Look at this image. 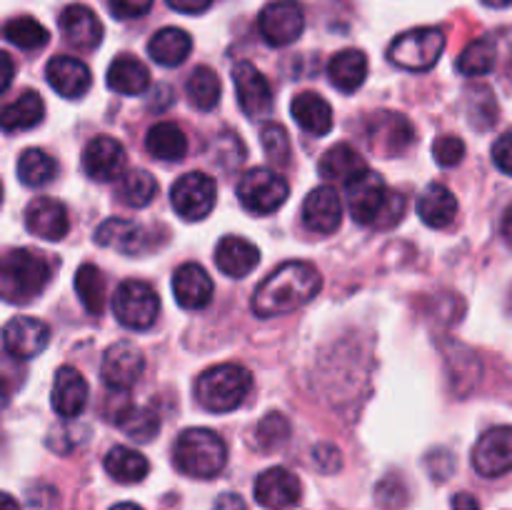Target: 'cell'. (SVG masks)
I'll return each instance as SVG.
<instances>
[{
    "instance_id": "cell-38",
    "label": "cell",
    "mask_w": 512,
    "mask_h": 510,
    "mask_svg": "<svg viewBox=\"0 0 512 510\" xmlns=\"http://www.w3.org/2000/svg\"><path fill=\"white\" fill-rule=\"evenodd\" d=\"M75 293L90 315H100L105 308V278L93 263H83L75 273Z\"/></svg>"
},
{
    "instance_id": "cell-42",
    "label": "cell",
    "mask_w": 512,
    "mask_h": 510,
    "mask_svg": "<svg viewBox=\"0 0 512 510\" xmlns=\"http://www.w3.org/2000/svg\"><path fill=\"white\" fill-rule=\"evenodd\" d=\"M290 438V423L285 415L270 413L260 420V425L255 428V445L260 450H278L280 445L288 443Z\"/></svg>"
},
{
    "instance_id": "cell-48",
    "label": "cell",
    "mask_w": 512,
    "mask_h": 510,
    "mask_svg": "<svg viewBox=\"0 0 512 510\" xmlns=\"http://www.w3.org/2000/svg\"><path fill=\"white\" fill-rule=\"evenodd\" d=\"M313 460L318 463L320 470H325V473H335V470H340V450L333 448V445H318V448L313 450Z\"/></svg>"
},
{
    "instance_id": "cell-37",
    "label": "cell",
    "mask_w": 512,
    "mask_h": 510,
    "mask_svg": "<svg viewBox=\"0 0 512 510\" xmlns=\"http://www.w3.org/2000/svg\"><path fill=\"white\" fill-rule=\"evenodd\" d=\"M58 173V163H55L53 155H48L40 148H28L20 153L18 158V178L20 183L28 185V188H40V185H48L50 180Z\"/></svg>"
},
{
    "instance_id": "cell-24",
    "label": "cell",
    "mask_w": 512,
    "mask_h": 510,
    "mask_svg": "<svg viewBox=\"0 0 512 510\" xmlns=\"http://www.w3.org/2000/svg\"><path fill=\"white\" fill-rule=\"evenodd\" d=\"M25 228L43 240H63L70 230L68 210L55 198H35L25 208Z\"/></svg>"
},
{
    "instance_id": "cell-23",
    "label": "cell",
    "mask_w": 512,
    "mask_h": 510,
    "mask_svg": "<svg viewBox=\"0 0 512 510\" xmlns=\"http://www.w3.org/2000/svg\"><path fill=\"white\" fill-rule=\"evenodd\" d=\"M95 243L103 245V248L118 250L123 255H140L148 250L150 233L135 220L108 218L95 230Z\"/></svg>"
},
{
    "instance_id": "cell-56",
    "label": "cell",
    "mask_w": 512,
    "mask_h": 510,
    "mask_svg": "<svg viewBox=\"0 0 512 510\" xmlns=\"http://www.w3.org/2000/svg\"><path fill=\"white\" fill-rule=\"evenodd\" d=\"M485 5H490V8H508L512 0H483Z\"/></svg>"
},
{
    "instance_id": "cell-8",
    "label": "cell",
    "mask_w": 512,
    "mask_h": 510,
    "mask_svg": "<svg viewBox=\"0 0 512 510\" xmlns=\"http://www.w3.org/2000/svg\"><path fill=\"white\" fill-rule=\"evenodd\" d=\"M290 185L283 175L270 168H253L238 180V198L245 210L255 215H270L283 208Z\"/></svg>"
},
{
    "instance_id": "cell-55",
    "label": "cell",
    "mask_w": 512,
    "mask_h": 510,
    "mask_svg": "<svg viewBox=\"0 0 512 510\" xmlns=\"http://www.w3.org/2000/svg\"><path fill=\"white\" fill-rule=\"evenodd\" d=\"M503 235H505V240H508V245L512 248V205H510L508 213H505V218H503Z\"/></svg>"
},
{
    "instance_id": "cell-18",
    "label": "cell",
    "mask_w": 512,
    "mask_h": 510,
    "mask_svg": "<svg viewBox=\"0 0 512 510\" xmlns=\"http://www.w3.org/2000/svg\"><path fill=\"white\" fill-rule=\"evenodd\" d=\"M300 495H303V485L298 475L280 465L263 470L255 480V500L270 510L293 508L300 503Z\"/></svg>"
},
{
    "instance_id": "cell-16",
    "label": "cell",
    "mask_w": 512,
    "mask_h": 510,
    "mask_svg": "<svg viewBox=\"0 0 512 510\" xmlns=\"http://www.w3.org/2000/svg\"><path fill=\"white\" fill-rule=\"evenodd\" d=\"M473 468L483 478H500L512 470V428H490L473 448Z\"/></svg>"
},
{
    "instance_id": "cell-30",
    "label": "cell",
    "mask_w": 512,
    "mask_h": 510,
    "mask_svg": "<svg viewBox=\"0 0 512 510\" xmlns=\"http://www.w3.org/2000/svg\"><path fill=\"white\" fill-rule=\"evenodd\" d=\"M320 175L325 180H335V183H350L353 178H358L360 173L368 170V163H365L363 155L348 143H338L333 148L325 150V155L318 163Z\"/></svg>"
},
{
    "instance_id": "cell-21",
    "label": "cell",
    "mask_w": 512,
    "mask_h": 510,
    "mask_svg": "<svg viewBox=\"0 0 512 510\" xmlns=\"http://www.w3.org/2000/svg\"><path fill=\"white\" fill-rule=\"evenodd\" d=\"M305 228L318 235H330L343 223V203L330 185H320L303 203Z\"/></svg>"
},
{
    "instance_id": "cell-10",
    "label": "cell",
    "mask_w": 512,
    "mask_h": 510,
    "mask_svg": "<svg viewBox=\"0 0 512 510\" xmlns=\"http://www.w3.org/2000/svg\"><path fill=\"white\" fill-rule=\"evenodd\" d=\"M305 28L303 5L295 0H275L265 5L258 15V30L263 40L273 48H285L295 43Z\"/></svg>"
},
{
    "instance_id": "cell-36",
    "label": "cell",
    "mask_w": 512,
    "mask_h": 510,
    "mask_svg": "<svg viewBox=\"0 0 512 510\" xmlns=\"http://www.w3.org/2000/svg\"><path fill=\"white\" fill-rule=\"evenodd\" d=\"M185 93H188L190 103L198 110H213L220 103V93H223V85H220L218 73L208 65H198V68L190 73L188 83H185Z\"/></svg>"
},
{
    "instance_id": "cell-14",
    "label": "cell",
    "mask_w": 512,
    "mask_h": 510,
    "mask_svg": "<svg viewBox=\"0 0 512 510\" xmlns=\"http://www.w3.org/2000/svg\"><path fill=\"white\" fill-rule=\"evenodd\" d=\"M128 165V155L120 140L110 138V135H95L83 150V170L88 173L90 180L98 183H113L125 173Z\"/></svg>"
},
{
    "instance_id": "cell-32",
    "label": "cell",
    "mask_w": 512,
    "mask_h": 510,
    "mask_svg": "<svg viewBox=\"0 0 512 510\" xmlns=\"http://www.w3.org/2000/svg\"><path fill=\"white\" fill-rule=\"evenodd\" d=\"M150 85V73L135 55H118L108 68V88L120 95H140Z\"/></svg>"
},
{
    "instance_id": "cell-41",
    "label": "cell",
    "mask_w": 512,
    "mask_h": 510,
    "mask_svg": "<svg viewBox=\"0 0 512 510\" xmlns=\"http://www.w3.org/2000/svg\"><path fill=\"white\" fill-rule=\"evenodd\" d=\"M0 33H3V38L8 43H13L20 50H40L50 40L48 30L38 20L30 18V15H20V18L8 20Z\"/></svg>"
},
{
    "instance_id": "cell-39",
    "label": "cell",
    "mask_w": 512,
    "mask_h": 510,
    "mask_svg": "<svg viewBox=\"0 0 512 510\" xmlns=\"http://www.w3.org/2000/svg\"><path fill=\"white\" fill-rule=\"evenodd\" d=\"M118 195L130 208H145L158 195V180L148 170H128L125 175H120Z\"/></svg>"
},
{
    "instance_id": "cell-20",
    "label": "cell",
    "mask_w": 512,
    "mask_h": 510,
    "mask_svg": "<svg viewBox=\"0 0 512 510\" xmlns=\"http://www.w3.org/2000/svg\"><path fill=\"white\" fill-rule=\"evenodd\" d=\"M88 380L80 375V370L70 368V365H63V368L55 373L53 380V395H50V403H53V410L63 420L78 418L80 413L88 405Z\"/></svg>"
},
{
    "instance_id": "cell-59",
    "label": "cell",
    "mask_w": 512,
    "mask_h": 510,
    "mask_svg": "<svg viewBox=\"0 0 512 510\" xmlns=\"http://www.w3.org/2000/svg\"><path fill=\"white\" fill-rule=\"evenodd\" d=\"M0 200H3V183H0Z\"/></svg>"
},
{
    "instance_id": "cell-5",
    "label": "cell",
    "mask_w": 512,
    "mask_h": 510,
    "mask_svg": "<svg viewBox=\"0 0 512 510\" xmlns=\"http://www.w3.org/2000/svg\"><path fill=\"white\" fill-rule=\"evenodd\" d=\"M253 390V375L245 365L220 363L195 380V398L210 413H230L240 408Z\"/></svg>"
},
{
    "instance_id": "cell-43",
    "label": "cell",
    "mask_w": 512,
    "mask_h": 510,
    "mask_svg": "<svg viewBox=\"0 0 512 510\" xmlns=\"http://www.w3.org/2000/svg\"><path fill=\"white\" fill-rule=\"evenodd\" d=\"M260 143H263L265 155H268L275 165L283 168V165L290 163V153H293V148H290V135L283 125L280 123L263 125V130H260Z\"/></svg>"
},
{
    "instance_id": "cell-19",
    "label": "cell",
    "mask_w": 512,
    "mask_h": 510,
    "mask_svg": "<svg viewBox=\"0 0 512 510\" xmlns=\"http://www.w3.org/2000/svg\"><path fill=\"white\" fill-rule=\"evenodd\" d=\"M45 78H48L50 88L58 95L68 100L83 98L93 85V75L90 68L80 58L73 55H55L45 68Z\"/></svg>"
},
{
    "instance_id": "cell-4",
    "label": "cell",
    "mask_w": 512,
    "mask_h": 510,
    "mask_svg": "<svg viewBox=\"0 0 512 510\" xmlns=\"http://www.w3.org/2000/svg\"><path fill=\"white\" fill-rule=\"evenodd\" d=\"M173 463L188 478L210 480L223 473L228 463V445L215 430L188 428L175 440Z\"/></svg>"
},
{
    "instance_id": "cell-31",
    "label": "cell",
    "mask_w": 512,
    "mask_h": 510,
    "mask_svg": "<svg viewBox=\"0 0 512 510\" xmlns=\"http://www.w3.org/2000/svg\"><path fill=\"white\" fill-rule=\"evenodd\" d=\"M418 213L430 228H448L458 215V198L443 183H430L418 200Z\"/></svg>"
},
{
    "instance_id": "cell-47",
    "label": "cell",
    "mask_w": 512,
    "mask_h": 510,
    "mask_svg": "<svg viewBox=\"0 0 512 510\" xmlns=\"http://www.w3.org/2000/svg\"><path fill=\"white\" fill-rule=\"evenodd\" d=\"M493 163L498 165V170H503L505 175H512V130L495 140Z\"/></svg>"
},
{
    "instance_id": "cell-53",
    "label": "cell",
    "mask_w": 512,
    "mask_h": 510,
    "mask_svg": "<svg viewBox=\"0 0 512 510\" xmlns=\"http://www.w3.org/2000/svg\"><path fill=\"white\" fill-rule=\"evenodd\" d=\"M500 43H503V50H505V73H508V78L512 80V28L505 30Z\"/></svg>"
},
{
    "instance_id": "cell-1",
    "label": "cell",
    "mask_w": 512,
    "mask_h": 510,
    "mask_svg": "<svg viewBox=\"0 0 512 510\" xmlns=\"http://www.w3.org/2000/svg\"><path fill=\"white\" fill-rule=\"evenodd\" d=\"M320 288H323V275L318 273L315 265L305 263V260H288V263L278 265L255 288L250 305L260 318H273V315H285L303 308L320 293Z\"/></svg>"
},
{
    "instance_id": "cell-46",
    "label": "cell",
    "mask_w": 512,
    "mask_h": 510,
    "mask_svg": "<svg viewBox=\"0 0 512 510\" xmlns=\"http://www.w3.org/2000/svg\"><path fill=\"white\" fill-rule=\"evenodd\" d=\"M108 8L118 20H135L153 8V0H108Z\"/></svg>"
},
{
    "instance_id": "cell-7",
    "label": "cell",
    "mask_w": 512,
    "mask_h": 510,
    "mask_svg": "<svg viewBox=\"0 0 512 510\" xmlns=\"http://www.w3.org/2000/svg\"><path fill=\"white\" fill-rule=\"evenodd\" d=\"M113 313L128 330H148L160 313V298L145 280H123L113 295Z\"/></svg>"
},
{
    "instance_id": "cell-2",
    "label": "cell",
    "mask_w": 512,
    "mask_h": 510,
    "mask_svg": "<svg viewBox=\"0 0 512 510\" xmlns=\"http://www.w3.org/2000/svg\"><path fill=\"white\" fill-rule=\"evenodd\" d=\"M348 185V205L350 215L360 225H375V228H390L400 223L405 215L403 193H395L388 188L383 175L365 170Z\"/></svg>"
},
{
    "instance_id": "cell-6",
    "label": "cell",
    "mask_w": 512,
    "mask_h": 510,
    "mask_svg": "<svg viewBox=\"0 0 512 510\" xmlns=\"http://www.w3.org/2000/svg\"><path fill=\"white\" fill-rule=\"evenodd\" d=\"M445 50V35L440 28H415L398 35L388 48V60L403 70L423 73L440 60Z\"/></svg>"
},
{
    "instance_id": "cell-12",
    "label": "cell",
    "mask_w": 512,
    "mask_h": 510,
    "mask_svg": "<svg viewBox=\"0 0 512 510\" xmlns=\"http://www.w3.org/2000/svg\"><path fill=\"white\" fill-rule=\"evenodd\" d=\"M368 143L370 148L383 153L385 158L405 153L415 143V128L400 113H373L368 118Z\"/></svg>"
},
{
    "instance_id": "cell-33",
    "label": "cell",
    "mask_w": 512,
    "mask_h": 510,
    "mask_svg": "<svg viewBox=\"0 0 512 510\" xmlns=\"http://www.w3.org/2000/svg\"><path fill=\"white\" fill-rule=\"evenodd\" d=\"M105 470L113 480L125 485L140 483V480L148 478L150 463L143 453H138L135 448H128V445H115V448L108 450L103 460Z\"/></svg>"
},
{
    "instance_id": "cell-11",
    "label": "cell",
    "mask_w": 512,
    "mask_h": 510,
    "mask_svg": "<svg viewBox=\"0 0 512 510\" xmlns=\"http://www.w3.org/2000/svg\"><path fill=\"white\" fill-rule=\"evenodd\" d=\"M145 370V355L138 345L128 343V340H118L110 345L100 363V375L103 383L113 390H130L140 380Z\"/></svg>"
},
{
    "instance_id": "cell-28",
    "label": "cell",
    "mask_w": 512,
    "mask_h": 510,
    "mask_svg": "<svg viewBox=\"0 0 512 510\" xmlns=\"http://www.w3.org/2000/svg\"><path fill=\"white\" fill-rule=\"evenodd\" d=\"M45 103L35 90H23L15 100L0 105V128L5 133H20L30 130L43 120Z\"/></svg>"
},
{
    "instance_id": "cell-54",
    "label": "cell",
    "mask_w": 512,
    "mask_h": 510,
    "mask_svg": "<svg viewBox=\"0 0 512 510\" xmlns=\"http://www.w3.org/2000/svg\"><path fill=\"white\" fill-rule=\"evenodd\" d=\"M0 510H20L18 500L8 493H0Z\"/></svg>"
},
{
    "instance_id": "cell-50",
    "label": "cell",
    "mask_w": 512,
    "mask_h": 510,
    "mask_svg": "<svg viewBox=\"0 0 512 510\" xmlns=\"http://www.w3.org/2000/svg\"><path fill=\"white\" fill-rule=\"evenodd\" d=\"M15 78V63L5 50H0V95L10 88Z\"/></svg>"
},
{
    "instance_id": "cell-40",
    "label": "cell",
    "mask_w": 512,
    "mask_h": 510,
    "mask_svg": "<svg viewBox=\"0 0 512 510\" xmlns=\"http://www.w3.org/2000/svg\"><path fill=\"white\" fill-rule=\"evenodd\" d=\"M498 63V45L490 38L473 40L468 48L460 53L458 58V70L468 78H480V75H488L490 70Z\"/></svg>"
},
{
    "instance_id": "cell-15",
    "label": "cell",
    "mask_w": 512,
    "mask_h": 510,
    "mask_svg": "<svg viewBox=\"0 0 512 510\" xmlns=\"http://www.w3.org/2000/svg\"><path fill=\"white\" fill-rule=\"evenodd\" d=\"M50 343V328L40 318L18 315L3 325L5 353L18 360H30L43 353Z\"/></svg>"
},
{
    "instance_id": "cell-52",
    "label": "cell",
    "mask_w": 512,
    "mask_h": 510,
    "mask_svg": "<svg viewBox=\"0 0 512 510\" xmlns=\"http://www.w3.org/2000/svg\"><path fill=\"white\" fill-rule=\"evenodd\" d=\"M453 510H480V503L470 493H458L453 498Z\"/></svg>"
},
{
    "instance_id": "cell-58",
    "label": "cell",
    "mask_w": 512,
    "mask_h": 510,
    "mask_svg": "<svg viewBox=\"0 0 512 510\" xmlns=\"http://www.w3.org/2000/svg\"><path fill=\"white\" fill-rule=\"evenodd\" d=\"M5 408H8V393H5V388L0 385V413H3Z\"/></svg>"
},
{
    "instance_id": "cell-17",
    "label": "cell",
    "mask_w": 512,
    "mask_h": 510,
    "mask_svg": "<svg viewBox=\"0 0 512 510\" xmlns=\"http://www.w3.org/2000/svg\"><path fill=\"white\" fill-rule=\"evenodd\" d=\"M233 83L240 108L248 118H260V115H268L273 110V88L253 63H248V60L235 63Z\"/></svg>"
},
{
    "instance_id": "cell-29",
    "label": "cell",
    "mask_w": 512,
    "mask_h": 510,
    "mask_svg": "<svg viewBox=\"0 0 512 510\" xmlns=\"http://www.w3.org/2000/svg\"><path fill=\"white\" fill-rule=\"evenodd\" d=\"M328 78L340 93H355L368 78V55L363 50H340L330 58Z\"/></svg>"
},
{
    "instance_id": "cell-22",
    "label": "cell",
    "mask_w": 512,
    "mask_h": 510,
    "mask_svg": "<svg viewBox=\"0 0 512 510\" xmlns=\"http://www.w3.org/2000/svg\"><path fill=\"white\" fill-rule=\"evenodd\" d=\"M213 280L205 273L203 265L183 263L173 273V295L180 308L203 310L213 300Z\"/></svg>"
},
{
    "instance_id": "cell-45",
    "label": "cell",
    "mask_w": 512,
    "mask_h": 510,
    "mask_svg": "<svg viewBox=\"0 0 512 510\" xmlns=\"http://www.w3.org/2000/svg\"><path fill=\"white\" fill-rule=\"evenodd\" d=\"M433 155L438 160V165L453 168V165H458L465 158V143L460 138H455V135H440L433 143Z\"/></svg>"
},
{
    "instance_id": "cell-49",
    "label": "cell",
    "mask_w": 512,
    "mask_h": 510,
    "mask_svg": "<svg viewBox=\"0 0 512 510\" xmlns=\"http://www.w3.org/2000/svg\"><path fill=\"white\" fill-rule=\"evenodd\" d=\"M168 5L173 10H178V13L195 15V13H203V10H208L210 5H213V0H168Z\"/></svg>"
},
{
    "instance_id": "cell-13",
    "label": "cell",
    "mask_w": 512,
    "mask_h": 510,
    "mask_svg": "<svg viewBox=\"0 0 512 510\" xmlns=\"http://www.w3.org/2000/svg\"><path fill=\"white\" fill-rule=\"evenodd\" d=\"M108 420L115 423V428L123 430L128 438H133L135 443H150L160 430V415L155 410L143 408V405H135L128 398V390H120V395L110 400Z\"/></svg>"
},
{
    "instance_id": "cell-9",
    "label": "cell",
    "mask_w": 512,
    "mask_h": 510,
    "mask_svg": "<svg viewBox=\"0 0 512 510\" xmlns=\"http://www.w3.org/2000/svg\"><path fill=\"white\" fill-rule=\"evenodd\" d=\"M215 195H218L215 180L195 170V173H185L175 180L170 188V203L180 218L195 223V220L208 218L210 210L215 208Z\"/></svg>"
},
{
    "instance_id": "cell-25",
    "label": "cell",
    "mask_w": 512,
    "mask_h": 510,
    "mask_svg": "<svg viewBox=\"0 0 512 510\" xmlns=\"http://www.w3.org/2000/svg\"><path fill=\"white\" fill-rule=\"evenodd\" d=\"M60 30L65 43L78 50H95L103 40V23L88 5H68L60 13Z\"/></svg>"
},
{
    "instance_id": "cell-27",
    "label": "cell",
    "mask_w": 512,
    "mask_h": 510,
    "mask_svg": "<svg viewBox=\"0 0 512 510\" xmlns=\"http://www.w3.org/2000/svg\"><path fill=\"white\" fill-rule=\"evenodd\" d=\"M290 113H293L295 123L315 138H323L333 130V108L320 93L305 90V93L295 95L290 103Z\"/></svg>"
},
{
    "instance_id": "cell-26",
    "label": "cell",
    "mask_w": 512,
    "mask_h": 510,
    "mask_svg": "<svg viewBox=\"0 0 512 510\" xmlns=\"http://www.w3.org/2000/svg\"><path fill=\"white\" fill-rule=\"evenodd\" d=\"M260 263V250L240 235H225L215 248V265L228 278H245Z\"/></svg>"
},
{
    "instance_id": "cell-34",
    "label": "cell",
    "mask_w": 512,
    "mask_h": 510,
    "mask_svg": "<svg viewBox=\"0 0 512 510\" xmlns=\"http://www.w3.org/2000/svg\"><path fill=\"white\" fill-rule=\"evenodd\" d=\"M193 50V38L183 28H163L150 38L148 53L150 58L165 68H175L183 63Z\"/></svg>"
},
{
    "instance_id": "cell-35",
    "label": "cell",
    "mask_w": 512,
    "mask_h": 510,
    "mask_svg": "<svg viewBox=\"0 0 512 510\" xmlns=\"http://www.w3.org/2000/svg\"><path fill=\"white\" fill-rule=\"evenodd\" d=\"M145 148L153 158L165 160V163H175V160H183L188 153V138H185L183 130L175 123H155L153 128L145 135Z\"/></svg>"
},
{
    "instance_id": "cell-51",
    "label": "cell",
    "mask_w": 512,
    "mask_h": 510,
    "mask_svg": "<svg viewBox=\"0 0 512 510\" xmlns=\"http://www.w3.org/2000/svg\"><path fill=\"white\" fill-rule=\"evenodd\" d=\"M213 510H248V505H245V500L238 493H223L215 500Z\"/></svg>"
},
{
    "instance_id": "cell-57",
    "label": "cell",
    "mask_w": 512,
    "mask_h": 510,
    "mask_svg": "<svg viewBox=\"0 0 512 510\" xmlns=\"http://www.w3.org/2000/svg\"><path fill=\"white\" fill-rule=\"evenodd\" d=\"M110 510H143V508H140V505H135V503H118V505H113Z\"/></svg>"
},
{
    "instance_id": "cell-44",
    "label": "cell",
    "mask_w": 512,
    "mask_h": 510,
    "mask_svg": "<svg viewBox=\"0 0 512 510\" xmlns=\"http://www.w3.org/2000/svg\"><path fill=\"white\" fill-rule=\"evenodd\" d=\"M473 100H478V105L473 103V108H470V123L478 130L493 128L495 120H498V103H495L493 93L488 88H478Z\"/></svg>"
},
{
    "instance_id": "cell-3",
    "label": "cell",
    "mask_w": 512,
    "mask_h": 510,
    "mask_svg": "<svg viewBox=\"0 0 512 510\" xmlns=\"http://www.w3.org/2000/svg\"><path fill=\"white\" fill-rule=\"evenodd\" d=\"M53 280V265L38 250L18 248L0 255V300L25 305L38 298Z\"/></svg>"
}]
</instances>
